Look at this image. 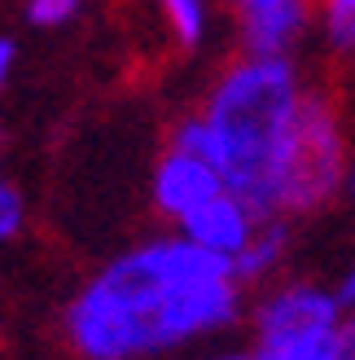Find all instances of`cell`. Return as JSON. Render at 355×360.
<instances>
[{
    "mask_svg": "<svg viewBox=\"0 0 355 360\" xmlns=\"http://www.w3.org/2000/svg\"><path fill=\"white\" fill-rule=\"evenodd\" d=\"M241 281L185 233L119 255L70 299L66 343L79 360H140L233 326Z\"/></svg>",
    "mask_w": 355,
    "mask_h": 360,
    "instance_id": "cell-1",
    "label": "cell"
},
{
    "mask_svg": "<svg viewBox=\"0 0 355 360\" xmlns=\"http://www.w3.org/2000/svg\"><path fill=\"white\" fill-rule=\"evenodd\" d=\"M307 84L290 58L241 53L220 70L202 101V119L215 141V167L224 185L241 193L263 220L276 215V185L298 128Z\"/></svg>",
    "mask_w": 355,
    "mask_h": 360,
    "instance_id": "cell-2",
    "label": "cell"
},
{
    "mask_svg": "<svg viewBox=\"0 0 355 360\" xmlns=\"http://www.w3.org/2000/svg\"><path fill=\"white\" fill-rule=\"evenodd\" d=\"M347 176H351V136H347L342 105L325 88H307L286 167H281L276 215L290 220V215L321 211L347 189Z\"/></svg>",
    "mask_w": 355,
    "mask_h": 360,
    "instance_id": "cell-3",
    "label": "cell"
},
{
    "mask_svg": "<svg viewBox=\"0 0 355 360\" xmlns=\"http://www.w3.org/2000/svg\"><path fill=\"white\" fill-rule=\"evenodd\" d=\"M255 360H347L338 290L312 281L268 290L255 308Z\"/></svg>",
    "mask_w": 355,
    "mask_h": 360,
    "instance_id": "cell-4",
    "label": "cell"
},
{
    "mask_svg": "<svg viewBox=\"0 0 355 360\" xmlns=\"http://www.w3.org/2000/svg\"><path fill=\"white\" fill-rule=\"evenodd\" d=\"M241 35V53L259 58H290V49L312 31L316 0H224Z\"/></svg>",
    "mask_w": 355,
    "mask_h": 360,
    "instance_id": "cell-5",
    "label": "cell"
},
{
    "mask_svg": "<svg viewBox=\"0 0 355 360\" xmlns=\"http://www.w3.org/2000/svg\"><path fill=\"white\" fill-rule=\"evenodd\" d=\"M224 176L220 167L202 154H189V150H175L167 146L163 158L154 167V207L167 215V220H189L198 207H206L215 193H224Z\"/></svg>",
    "mask_w": 355,
    "mask_h": 360,
    "instance_id": "cell-6",
    "label": "cell"
},
{
    "mask_svg": "<svg viewBox=\"0 0 355 360\" xmlns=\"http://www.w3.org/2000/svg\"><path fill=\"white\" fill-rule=\"evenodd\" d=\"M259 224H263V215L246 202L241 193H233V189H224V193H215L206 207H198L189 215V220H180V233L189 242H198V246H206V250H215V255H224L228 264H233L246 246H250V238L259 233Z\"/></svg>",
    "mask_w": 355,
    "mask_h": 360,
    "instance_id": "cell-7",
    "label": "cell"
},
{
    "mask_svg": "<svg viewBox=\"0 0 355 360\" xmlns=\"http://www.w3.org/2000/svg\"><path fill=\"white\" fill-rule=\"evenodd\" d=\"M286 242H290V229L286 220H263L259 233L250 238V246L241 250V255L233 259V277L241 285H250V281H268L281 259H286Z\"/></svg>",
    "mask_w": 355,
    "mask_h": 360,
    "instance_id": "cell-8",
    "label": "cell"
},
{
    "mask_svg": "<svg viewBox=\"0 0 355 360\" xmlns=\"http://www.w3.org/2000/svg\"><path fill=\"white\" fill-rule=\"evenodd\" d=\"M167 35L180 49H198L210 31V0H154Z\"/></svg>",
    "mask_w": 355,
    "mask_h": 360,
    "instance_id": "cell-9",
    "label": "cell"
},
{
    "mask_svg": "<svg viewBox=\"0 0 355 360\" xmlns=\"http://www.w3.org/2000/svg\"><path fill=\"white\" fill-rule=\"evenodd\" d=\"M321 13V31L333 53H355V0H316Z\"/></svg>",
    "mask_w": 355,
    "mask_h": 360,
    "instance_id": "cell-10",
    "label": "cell"
},
{
    "mask_svg": "<svg viewBox=\"0 0 355 360\" xmlns=\"http://www.w3.org/2000/svg\"><path fill=\"white\" fill-rule=\"evenodd\" d=\"M75 13H79V0H27V18L35 27H44V31L66 27Z\"/></svg>",
    "mask_w": 355,
    "mask_h": 360,
    "instance_id": "cell-11",
    "label": "cell"
},
{
    "mask_svg": "<svg viewBox=\"0 0 355 360\" xmlns=\"http://www.w3.org/2000/svg\"><path fill=\"white\" fill-rule=\"evenodd\" d=\"M22 215H27L22 193H18L13 185H5V180H0V242L13 238V233L22 229Z\"/></svg>",
    "mask_w": 355,
    "mask_h": 360,
    "instance_id": "cell-12",
    "label": "cell"
},
{
    "mask_svg": "<svg viewBox=\"0 0 355 360\" xmlns=\"http://www.w3.org/2000/svg\"><path fill=\"white\" fill-rule=\"evenodd\" d=\"M338 303H342V321H355V268L342 277L338 285Z\"/></svg>",
    "mask_w": 355,
    "mask_h": 360,
    "instance_id": "cell-13",
    "label": "cell"
},
{
    "mask_svg": "<svg viewBox=\"0 0 355 360\" xmlns=\"http://www.w3.org/2000/svg\"><path fill=\"white\" fill-rule=\"evenodd\" d=\"M13 58H18V49L9 40H0V88L9 84V70H13Z\"/></svg>",
    "mask_w": 355,
    "mask_h": 360,
    "instance_id": "cell-14",
    "label": "cell"
},
{
    "mask_svg": "<svg viewBox=\"0 0 355 360\" xmlns=\"http://www.w3.org/2000/svg\"><path fill=\"white\" fill-rule=\"evenodd\" d=\"M342 347H347V360H355V321H342Z\"/></svg>",
    "mask_w": 355,
    "mask_h": 360,
    "instance_id": "cell-15",
    "label": "cell"
},
{
    "mask_svg": "<svg viewBox=\"0 0 355 360\" xmlns=\"http://www.w3.org/2000/svg\"><path fill=\"white\" fill-rule=\"evenodd\" d=\"M206 360H255V352H220V356H206Z\"/></svg>",
    "mask_w": 355,
    "mask_h": 360,
    "instance_id": "cell-16",
    "label": "cell"
},
{
    "mask_svg": "<svg viewBox=\"0 0 355 360\" xmlns=\"http://www.w3.org/2000/svg\"><path fill=\"white\" fill-rule=\"evenodd\" d=\"M347 198H351V207H355V163H351V176H347Z\"/></svg>",
    "mask_w": 355,
    "mask_h": 360,
    "instance_id": "cell-17",
    "label": "cell"
}]
</instances>
